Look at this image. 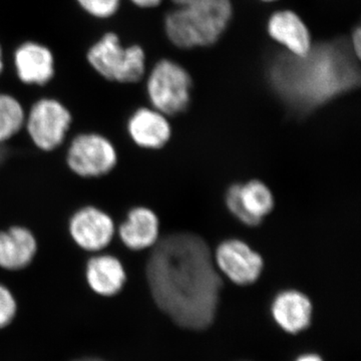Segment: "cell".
Masks as SVG:
<instances>
[{
  "label": "cell",
  "instance_id": "cell-10",
  "mask_svg": "<svg viewBox=\"0 0 361 361\" xmlns=\"http://www.w3.org/2000/svg\"><path fill=\"white\" fill-rule=\"evenodd\" d=\"M68 232L75 245L90 254L102 253L116 236L111 216L94 206L78 209L68 222Z\"/></svg>",
  "mask_w": 361,
  "mask_h": 361
},
{
  "label": "cell",
  "instance_id": "cell-21",
  "mask_svg": "<svg viewBox=\"0 0 361 361\" xmlns=\"http://www.w3.org/2000/svg\"><path fill=\"white\" fill-rule=\"evenodd\" d=\"M351 44H353V49L355 51L356 58L360 59L361 54V30L360 27L356 28L353 32Z\"/></svg>",
  "mask_w": 361,
  "mask_h": 361
},
{
  "label": "cell",
  "instance_id": "cell-11",
  "mask_svg": "<svg viewBox=\"0 0 361 361\" xmlns=\"http://www.w3.org/2000/svg\"><path fill=\"white\" fill-rule=\"evenodd\" d=\"M168 118L149 104L137 106L127 121L130 141L145 151H161L172 139L173 128Z\"/></svg>",
  "mask_w": 361,
  "mask_h": 361
},
{
  "label": "cell",
  "instance_id": "cell-3",
  "mask_svg": "<svg viewBox=\"0 0 361 361\" xmlns=\"http://www.w3.org/2000/svg\"><path fill=\"white\" fill-rule=\"evenodd\" d=\"M85 61L94 77L123 87L141 84L148 71L144 47L123 44L115 30H106L90 42L85 51Z\"/></svg>",
  "mask_w": 361,
  "mask_h": 361
},
{
  "label": "cell",
  "instance_id": "cell-13",
  "mask_svg": "<svg viewBox=\"0 0 361 361\" xmlns=\"http://www.w3.org/2000/svg\"><path fill=\"white\" fill-rule=\"evenodd\" d=\"M85 280L90 290L102 297L120 294L127 283V272L122 261L111 254H90L85 264Z\"/></svg>",
  "mask_w": 361,
  "mask_h": 361
},
{
  "label": "cell",
  "instance_id": "cell-25",
  "mask_svg": "<svg viewBox=\"0 0 361 361\" xmlns=\"http://www.w3.org/2000/svg\"><path fill=\"white\" fill-rule=\"evenodd\" d=\"M262 1H265V2H274V1H277V0H262Z\"/></svg>",
  "mask_w": 361,
  "mask_h": 361
},
{
  "label": "cell",
  "instance_id": "cell-20",
  "mask_svg": "<svg viewBox=\"0 0 361 361\" xmlns=\"http://www.w3.org/2000/svg\"><path fill=\"white\" fill-rule=\"evenodd\" d=\"M133 6L141 9H153L160 6L164 0H127Z\"/></svg>",
  "mask_w": 361,
  "mask_h": 361
},
{
  "label": "cell",
  "instance_id": "cell-17",
  "mask_svg": "<svg viewBox=\"0 0 361 361\" xmlns=\"http://www.w3.org/2000/svg\"><path fill=\"white\" fill-rule=\"evenodd\" d=\"M26 110L18 97L0 90V144L8 142L25 129Z\"/></svg>",
  "mask_w": 361,
  "mask_h": 361
},
{
  "label": "cell",
  "instance_id": "cell-12",
  "mask_svg": "<svg viewBox=\"0 0 361 361\" xmlns=\"http://www.w3.org/2000/svg\"><path fill=\"white\" fill-rule=\"evenodd\" d=\"M116 236L130 251H148L161 236L160 216L149 207H133L116 226Z\"/></svg>",
  "mask_w": 361,
  "mask_h": 361
},
{
  "label": "cell",
  "instance_id": "cell-16",
  "mask_svg": "<svg viewBox=\"0 0 361 361\" xmlns=\"http://www.w3.org/2000/svg\"><path fill=\"white\" fill-rule=\"evenodd\" d=\"M37 243L28 228L14 225L0 231V268L6 271L25 269L37 254Z\"/></svg>",
  "mask_w": 361,
  "mask_h": 361
},
{
  "label": "cell",
  "instance_id": "cell-4",
  "mask_svg": "<svg viewBox=\"0 0 361 361\" xmlns=\"http://www.w3.org/2000/svg\"><path fill=\"white\" fill-rule=\"evenodd\" d=\"M142 82L149 106L164 115L175 116L189 108L193 80L186 68L172 59L157 61Z\"/></svg>",
  "mask_w": 361,
  "mask_h": 361
},
{
  "label": "cell",
  "instance_id": "cell-24",
  "mask_svg": "<svg viewBox=\"0 0 361 361\" xmlns=\"http://www.w3.org/2000/svg\"><path fill=\"white\" fill-rule=\"evenodd\" d=\"M78 361H103V360H97V358H85V360H78Z\"/></svg>",
  "mask_w": 361,
  "mask_h": 361
},
{
  "label": "cell",
  "instance_id": "cell-22",
  "mask_svg": "<svg viewBox=\"0 0 361 361\" xmlns=\"http://www.w3.org/2000/svg\"><path fill=\"white\" fill-rule=\"evenodd\" d=\"M6 71V51H4V47L0 40V80L4 78V73Z\"/></svg>",
  "mask_w": 361,
  "mask_h": 361
},
{
  "label": "cell",
  "instance_id": "cell-6",
  "mask_svg": "<svg viewBox=\"0 0 361 361\" xmlns=\"http://www.w3.org/2000/svg\"><path fill=\"white\" fill-rule=\"evenodd\" d=\"M14 80L21 87L44 90L58 78V59L51 47L39 39H23L11 54Z\"/></svg>",
  "mask_w": 361,
  "mask_h": 361
},
{
  "label": "cell",
  "instance_id": "cell-2",
  "mask_svg": "<svg viewBox=\"0 0 361 361\" xmlns=\"http://www.w3.org/2000/svg\"><path fill=\"white\" fill-rule=\"evenodd\" d=\"M164 21L166 35L182 49L210 47L220 39L233 16L231 0H172Z\"/></svg>",
  "mask_w": 361,
  "mask_h": 361
},
{
  "label": "cell",
  "instance_id": "cell-8",
  "mask_svg": "<svg viewBox=\"0 0 361 361\" xmlns=\"http://www.w3.org/2000/svg\"><path fill=\"white\" fill-rule=\"evenodd\" d=\"M213 258L220 274L239 286L255 283L264 270L263 256L239 238L223 240L213 252Z\"/></svg>",
  "mask_w": 361,
  "mask_h": 361
},
{
  "label": "cell",
  "instance_id": "cell-23",
  "mask_svg": "<svg viewBox=\"0 0 361 361\" xmlns=\"http://www.w3.org/2000/svg\"><path fill=\"white\" fill-rule=\"evenodd\" d=\"M295 361H323L322 356L315 355V353H307L299 356Z\"/></svg>",
  "mask_w": 361,
  "mask_h": 361
},
{
  "label": "cell",
  "instance_id": "cell-18",
  "mask_svg": "<svg viewBox=\"0 0 361 361\" xmlns=\"http://www.w3.org/2000/svg\"><path fill=\"white\" fill-rule=\"evenodd\" d=\"M125 0H73L87 18L97 21L113 20L120 13Z\"/></svg>",
  "mask_w": 361,
  "mask_h": 361
},
{
  "label": "cell",
  "instance_id": "cell-14",
  "mask_svg": "<svg viewBox=\"0 0 361 361\" xmlns=\"http://www.w3.org/2000/svg\"><path fill=\"white\" fill-rule=\"evenodd\" d=\"M267 28L272 39L284 47L291 56L302 59L312 51L310 30L294 11H280L273 13Z\"/></svg>",
  "mask_w": 361,
  "mask_h": 361
},
{
  "label": "cell",
  "instance_id": "cell-9",
  "mask_svg": "<svg viewBox=\"0 0 361 361\" xmlns=\"http://www.w3.org/2000/svg\"><path fill=\"white\" fill-rule=\"evenodd\" d=\"M225 204L233 217L247 227H258L275 207V198L262 180L233 183L226 190Z\"/></svg>",
  "mask_w": 361,
  "mask_h": 361
},
{
  "label": "cell",
  "instance_id": "cell-19",
  "mask_svg": "<svg viewBox=\"0 0 361 361\" xmlns=\"http://www.w3.org/2000/svg\"><path fill=\"white\" fill-rule=\"evenodd\" d=\"M18 310L16 296L6 285L0 283V329L6 326Z\"/></svg>",
  "mask_w": 361,
  "mask_h": 361
},
{
  "label": "cell",
  "instance_id": "cell-5",
  "mask_svg": "<svg viewBox=\"0 0 361 361\" xmlns=\"http://www.w3.org/2000/svg\"><path fill=\"white\" fill-rule=\"evenodd\" d=\"M71 123L70 109L61 99L42 94L26 111L25 130L37 149L51 152L63 146Z\"/></svg>",
  "mask_w": 361,
  "mask_h": 361
},
{
  "label": "cell",
  "instance_id": "cell-1",
  "mask_svg": "<svg viewBox=\"0 0 361 361\" xmlns=\"http://www.w3.org/2000/svg\"><path fill=\"white\" fill-rule=\"evenodd\" d=\"M147 253L145 277L156 305L182 329L211 326L223 278L205 239L195 233H170Z\"/></svg>",
  "mask_w": 361,
  "mask_h": 361
},
{
  "label": "cell",
  "instance_id": "cell-7",
  "mask_svg": "<svg viewBox=\"0 0 361 361\" xmlns=\"http://www.w3.org/2000/svg\"><path fill=\"white\" fill-rule=\"evenodd\" d=\"M68 139L66 161L73 174L85 179L99 178L116 167L118 156L115 147L104 135L82 133Z\"/></svg>",
  "mask_w": 361,
  "mask_h": 361
},
{
  "label": "cell",
  "instance_id": "cell-15",
  "mask_svg": "<svg viewBox=\"0 0 361 361\" xmlns=\"http://www.w3.org/2000/svg\"><path fill=\"white\" fill-rule=\"evenodd\" d=\"M271 313L280 329L297 334L310 326L312 319V302L303 292L287 289L279 292L271 304Z\"/></svg>",
  "mask_w": 361,
  "mask_h": 361
}]
</instances>
